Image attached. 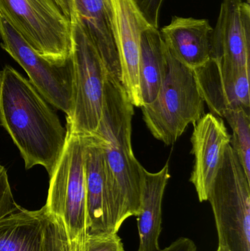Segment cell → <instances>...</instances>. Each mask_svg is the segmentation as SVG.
<instances>
[{
    "mask_svg": "<svg viewBox=\"0 0 250 251\" xmlns=\"http://www.w3.org/2000/svg\"><path fill=\"white\" fill-rule=\"evenodd\" d=\"M134 106L120 81L108 74L102 113L93 135L104 158L105 187L112 231L117 234L126 219L140 210L142 168L132 144Z\"/></svg>",
    "mask_w": 250,
    "mask_h": 251,
    "instance_id": "6da1fadb",
    "label": "cell"
},
{
    "mask_svg": "<svg viewBox=\"0 0 250 251\" xmlns=\"http://www.w3.org/2000/svg\"><path fill=\"white\" fill-rule=\"evenodd\" d=\"M0 125L19 149L26 169L42 165L52 174L67 142V128L39 91L10 66L0 70Z\"/></svg>",
    "mask_w": 250,
    "mask_h": 251,
    "instance_id": "7a4b0ae2",
    "label": "cell"
},
{
    "mask_svg": "<svg viewBox=\"0 0 250 251\" xmlns=\"http://www.w3.org/2000/svg\"><path fill=\"white\" fill-rule=\"evenodd\" d=\"M84 150L82 136L68 129L64 150L50 176L45 204L63 226L69 251H84L89 236Z\"/></svg>",
    "mask_w": 250,
    "mask_h": 251,
    "instance_id": "3957f363",
    "label": "cell"
},
{
    "mask_svg": "<svg viewBox=\"0 0 250 251\" xmlns=\"http://www.w3.org/2000/svg\"><path fill=\"white\" fill-rule=\"evenodd\" d=\"M168 51V72L157 98L142 109L143 120L157 140L173 144L189 125L204 116V99L193 69Z\"/></svg>",
    "mask_w": 250,
    "mask_h": 251,
    "instance_id": "277c9868",
    "label": "cell"
},
{
    "mask_svg": "<svg viewBox=\"0 0 250 251\" xmlns=\"http://www.w3.org/2000/svg\"><path fill=\"white\" fill-rule=\"evenodd\" d=\"M211 203L221 251H250V179L231 144L211 184Z\"/></svg>",
    "mask_w": 250,
    "mask_h": 251,
    "instance_id": "5b68a950",
    "label": "cell"
},
{
    "mask_svg": "<svg viewBox=\"0 0 250 251\" xmlns=\"http://www.w3.org/2000/svg\"><path fill=\"white\" fill-rule=\"evenodd\" d=\"M70 22L73 107L67 118L66 127L74 134L91 135L96 131L101 120L104 85L109 73L73 8Z\"/></svg>",
    "mask_w": 250,
    "mask_h": 251,
    "instance_id": "8992f818",
    "label": "cell"
},
{
    "mask_svg": "<svg viewBox=\"0 0 250 251\" xmlns=\"http://www.w3.org/2000/svg\"><path fill=\"white\" fill-rule=\"evenodd\" d=\"M0 15L46 60L64 63L71 56V22L55 0H0Z\"/></svg>",
    "mask_w": 250,
    "mask_h": 251,
    "instance_id": "52a82bcc",
    "label": "cell"
},
{
    "mask_svg": "<svg viewBox=\"0 0 250 251\" xmlns=\"http://www.w3.org/2000/svg\"><path fill=\"white\" fill-rule=\"evenodd\" d=\"M1 47L27 74L29 82L47 102L70 116L73 107V67L71 56L54 63L39 55L0 15Z\"/></svg>",
    "mask_w": 250,
    "mask_h": 251,
    "instance_id": "ba28073f",
    "label": "cell"
},
{
    "mask_svg": "<svg viewBox=\"0 0 250 251\" xmlns=\"http://www.w3.org/2000/svg\"><path fill=\"white\" fill-rule=\"evenodd\" d=\"M0 251H69L61 224L45 206L20 207L0 221Z\"/></svg>",
    "mask_w": 250,
    "mask_h": 251,
    "instance_id": "9c48e42d",
    "label": "cell"
},
{
    "mask_svg": "<svg viewBox=\"0 0 250 251\" xmlns=\"http://www.w3.org/2000/svg\"><path fill=\"white\" fill-rule=\"evenodd\" d=\"M110 5L113 33L121 72L120 83L134 107H141V35L151 25L144 17L134 0H110Z\"/></svg>",
    "mask_w": 250,
    "mask_h": 251,
    "instance_id": "30bf717a",
    "label": "cell"
},
{
    "mask_svg": "<svg viewBox=\"0 0 250 251\" xmlns=\"http://www.w3.org/2000/svg\"><path fill=\"white\" fill-rule=\"evenodd\" d=\"M204 102L214 116L235 109L250 110V69L227 66L217 59L194 69Z\"/></svg>",
    "mask_w": 250,
    "mask_h": 251,
    "instance_id": "8fae6325",
    "label": "cell"
},
{
    "mask_svg": "<svg viewBox=\"0 0 250 251\" xmlns=\"http://www.w3.org/2000/svg\"><path fill=\"white\" fill-rule=\"evenodd\" d=\"M191 141L195 162L190 181L200 202L207 201L210 187L220 169L226 147L230 144L231 136L221 118L208 113L194 125Z\"/></svg>",
    "mask_w": 250,
    "mask_h": 251,
    "instance_id": "7c38bea8",
    "label": "cell"
},
{
    "mask_svg": "<svg viewBox=\"0 0 250 251\" xmlns=\"http://www.w3.org/2000/svg\"><path fill=\"white\" fill-rule=\"evenodd\" d=\"M211 58L250 69V7L242 0H223L212 34Z\"/></svg>",
    "mask_w": 250,
    "mask_h": 251,
    "instance_id": "4fadbf2b",
    "label": "cell"
},
{
    "mask_svg": "<svg viewBox=\"0 0 250 251\" xmlns=\"http://www.w3.org/2000/svg\"><path fill=\"white\" fill-rule=\"evenodd\" d=\"M213 29L206 19L174 16L160 33L169 51L194 70L211 58Z\"/></svg>",
    "mask_w": 250,
    "mask_h": 251,
    "instance_id": "5bb4252c",
    "label": "cell"
},
{
    "mask_svg": "<svg viewBox=\"0 0 250 251\" xmlns=\"http://www.w3.org/2000/svg\"><path fill=\"white\" fill-rule=\"evenodd\" d=\"M82 137L85 143L84 165L88 234L113 233L106 192L102 150L93 134Z\"/></svg>",
    "mask_w": 250,
    "mask_h": 251,
    "instance_id": "9a60e30c",
    "label": "cell"
},
{
    "mask_svg": "<svg viewBox=\"0 0 250 251\" xmlns=\"http://www.w3.org/2000/svg\"><path fill=\"white\" fill-rule=\"evenodd\" d=\"M78 19L107 72L120 82V66L112 23L110 0H72Z\"/></svg>",
    "mask_w": 250,
    "mask_h": 251,
    "instance_id": "2e32d148",
    "label": "cell"
},
{
    "mask_svg": "<svg viewBox=\"0 0 250 251\" xmlns=\"http://www.w3.org/2000/svg\"><path fill=\"white\" fill-rule=\"evenodd\" d=\"M170 178L168 162L158 172L151 173L142 168L140 210L136 216L139 240L137 251H160L163 198Z\"/></svg>",
    "mask_w": 250,
    "mask_h": 251,
    "instance_id": "e0dca14e",
    "label": "cell"
},
{
    "mask_svg": "<svg viewBox=\"0 0 250 251\" xmlns=\"http://www.w3.org/2000/svg\"><path fill=\"white\" fill-rule=\"evenodd\" d=\"M167 47L160 31L150 26L141 35L139 85L142 105L157 98L168 72Z\"/></svg>",
    "mask_w": 250,
    "mask_h": 251,
    "instance_id": "ac0fdd59",
    "label": "cell"
},
{
    "mask_svg": "<svg viewBox=\"0 0 250 251\" xmlns=\"http://www.w3.org/2000/svg\"><path fill=\"white\" fill-rule=\"evenodd\" d=\"M223 118L231 128L232 147L250 179V111L245 109L228 110L225 112Z\"/></svg>",
    "mask_w": 250,
    "mask_h": 251,
    "instance_id": "d6986e66",
    "label": "cell"
},
{
    "mask_svg": "<svg viewBox=\"0 0 250 251\" xmlns=\"http://www.w3.org/2000/svg\"><path fill=\"white\" fill-rule=\"evenodd\" d=\"M84 251H126L121 238L114 233L88 236Z\"/></svg>",
    "mask_w": 250,
    "mask_h": 251,
    "instance_id": "ffe728a7",
    "label": "cell"
},
{
    "mask_svg": "<svg viewBox=\"0 0 250 251\" xmlns=\"http://www.w3.org/2000/svg\"><path fill=\"white\" fill-rule=\"evenodd\" d=\"M20 207L15 201L7 170L0 164V221Z\"/></svg>",
    "mask_w": 250,
    "mask_h": 251,
    "instance_id": "44dd1931",
    "label": "cell"
},
{
    "mask_svg": "<svg viewBox=\"0 0 250 251\" xmlns=\"http://www.w3.org/2000/svg\"><path fill=\"white\" fill-rule=\"evenodd\" d=\"M148 23L159 28L160 10L164 0H134Z\"/></svg>",
    "mask_w": 250,
    "mask_h": 251,
    "instance_id": "7402d4cb",
    "label": "cell"
},
{
    "mask_svg": "<svg viewBox=\"0 0 250 251\" xmlns=\"http://www.w3.org/2000/svg\"><path fill=\"white\" fill-rule=\"evenodd\" d=\"M159 251H197V246L192 240L187 237H180L170 246Z\"/></svg>",
    "mask_w": 250,
    "mask_h": 251,
    "instance_id": "603a6c76",
    "label": "cell"
},
{
    "mask_svg": "<svg viewBox=\"0 0 250 251\" xmlns=\"http://www.w3.org/2000/svg\"><path fill=\"white\" fill-rule=\"evenodd\" d=\"M62 11L66 15V17L70 20L72 10H73V3L72 0H55Z\"/></svg>",
    "mask_w": 250,
    "mask_h": 251,
    "instance_id": "cb8c5ba5",
    "label": "cell"
},
{
    "mask_svg": "<svg viewBox=\"0 0 250 251\" xmlns=\"http://www.w3.org/2000/svg\"><path fill=\"white\" fill-rule=\"evenodd\" d=\"M247 3H248V4H250V0H247Z\"/></svg>",
    "mask_w": 250,
    "mask_h": 251,
    "instance_id": "d4e9b609",
    "label": "cell"
},
{
    "mask_svg": "<svg viewBox=\"0 0 250 251\" xmlns=\"http://www.w3.org/2000/svg\"><path fill=\"white\" fill-rule=\"evenodd\" d=\"M217 251H220V249H217Z\"/></svg>",
    "mask_w": 250,
    "mask_h": 251,
    "instance_id": "484cf974",
    "label": "cell"
}]
</instances>
